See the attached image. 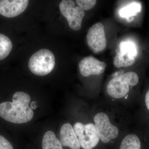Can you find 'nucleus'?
Wrapping results in <instances>:
<instances>
[{
	"instance_id": "nucleus-1",
	"label": "nucleus",
	"mask_w": 149,
	"mask_h": 149,
	"mask_svg": "<svg viewBox=\"0 0 149 149\" xmlns=\"http://www.w3.org/2000/svg\"><path fill=\"white\" fill-rule=\"evenodd\" d=\"M109 106L98 107L93 114V120L101 142L106 145L113 143L122 131L120 118Z\"/></svg>"
},
{
	"instance_id": "nucleus-2",
	"label": "nucleus",
	"mask_w": 149,
	"mask_h": 149,
	"mask_svg": "<svg viewBox=\"0 0 149 149\" xmlns=\"http://www.w3.org/2000/svg\"><path fill=\"white\" fill-rule=\"evenodd\" d=\"M30 96L24 92L15 93L13 101L0 104V116L7 121L16 124L26 123L34 116V112L29 106Z\"/></svg>"
},
{
	"instance_id": "nucleus-3",
	"label": "nucleus",
	"mask_w": 149,
	"mask_h": 149,
	"mask_svg": "<svg viewBox=\"0 0 149 149\" xmlns=\"http://www.w3.org/2000/svg\"><path fill=\"white\" fill-rule=\"evenodd\" d=\"M140 80L136 72L129 71L112 77L107 85V93L114 100L128 99L130 91L138 85Z\"/></svg>"
},
{
	"instance_id": "nucleus-4",
	"label": "nucleus",
	"mask_w": 149,
	"mask_h": 149,
	"mask_svg": "<svg viewBox=\"0 0 149 149\" xmlns=\"http://www.w3.org/2000/svg\"><path fill=\"white\" fill-rule=\"evenodd\" d=\"M55 64V58L47 49H41L29 58L28 67L33 74L45 76L52 72Z\"/></svg>"
},
{
	"instance_id": "nucleus-5",
	"label": "nucleus",
	"mask_w": 149,
	"mask_h": 149,
	"mask_svg": "<svg viewBox=\"0 0 149 149\" xmlns=\"http://www.w3.org/2000/svg\"><path fill=\"white\" fill-rule=\"evenodd\" d=\"M75 134L83 149H96L101 143L93 121L83 123H74L73 126Z\"/></svg>"
},
{
	"instance_id": "nucleus-6",
	"label": "nucleus",
	"mask_w": 149,
	"mask_h": 149,
	"mask_svg": "<svg viewBox=\"0 0 149 149\" xmlns=\"http://www.w3.org/2000/svg\"><path fill=\"white\" fill-rule=\"evenodd\" d=\"M75 3L72 0H63L59 4V8L63 15L66 18L69 27L74 31L81 29V23L85 13L80 7H74Z\"/></svg>"
},
{
	"instance_id": "nucleus-7",
	"label": "nucleus",
	"mask_w": 149,
	"mask_h": 149,
	"mask_svg": "<svg viewBox=\"0 0 149 149\" xmlns=\"http://www.w3.org/2000/svg\"><path fill=\"white\" fill-rule=\"evenodd\" d=\"M138 54L135 43L131 41H122L113 59V65L118 68L130 66L135 63Z\"/></svg>"
},
{
	"instance_id": "nucleus-8",
	"label": "nucleus",
	"mask_w": 149,
	"mask_h": 149,
	"mask_svg": "<svg viewBox=\"0 0 149 149\" xmlns=\"http://www.w3.org/2000/svg\"><path fill=\"white\" fill-rule=\"evenodd\" d=\"M118 149H149V132L139 127L124 136Z\"/></svg>"
},
{
	"instance_id": "nucleus-9",
	"label": "nucleus",
	"mask_w": 149,
	"mask_h": 149,
	"mask_svg": "<svg viewBox=\"0 0 149 149\" xmlns=\"http://www.w3.org/2000/svg\"><path fill=\"white\" fill-rule=\"evenodd\" d=\"M86 38L89 47L95 53L102 52L106 47L104 28L100 22L94 24L90 28Z\"/></svg>"
},
{
	"instance_id": "nucleus-10",
	"label": "nucleus",
	"mask_w": 149,
	"mask_h": 149,
	"mask_svg": "<svg viewBox=\"0 0 149 149\" xmlns=\"http://www.w3.org/2000/svg\"><path fill=\"white\" fill-rule=\"evenodd\" d=\"M28 0H0V15L6 18L18 16L27 8Z\"/></svg>"
},
{
	"instance_id": "nucleus-11",
	"label": "nucleus",
	"mask_w": 149,
	"mask_h": 149,
	"mask_svg": "<svg viewBox=\"0 0 149 149\" xmlns=\"http://www.w3.org/2000/svg\"><path fill=\"white\" fill-rule=\"evenodd\" d=\"M79 67L82 76L87 77L91 75H100L103 73L106 64L92 56H89L81 61Z\"/></svg>"
},
{
	"instance_id": "nucleus-12",
	"label": "nucleus",
	"mask_w": 149,
	"mask_h": 149,
	"mask_svg": "<svg viewBox=\"0 0 149 149\" xmlns=\"http://www.w3.org/2000/svg\"><path fill=\"white\" fill-rule=\"evenodd\" d=\"M59 136L60 141L63 147H67L70 149L81 148L73 126L70 123H65L62 125Z\"/></svg>"
},
{
	"instance_id": "nucleus-13",
	"label": "nucleus",
	"mask_w": 149,
	"mask_h": 149,
	"mask_svg": "<svg viewBox=\"0 0 149 149\" xmlns=\"http://www.w3.org/2000/svg\"><path fill=\"white\" fill-rule=\"evenodd\" d=\"M139 102L138 119L140 128L149 132V88Z\"/></svg>"
},
{
	"instance_id": "nucleus-14",
	"label": "nucleus",
	"mask_w": 149,
	"mask_h": 149,
	"mask_svg": "<svg viewBox=\"0 0 149 149\" xmlns=\"http://www.w3.org/2000/svg\"><path fill=\"white\" fill-rule=\"evenodd\" d=\"M42 149H63L60 141L52 131H48L44 135L42 142Z\"/></svg>"
},
{
	"instance_id": "nucleus-15",
	"label": "nucleus",
	"mask_w": 149,
	"mask_h": 149,
	"mask_svg": "<svg viewBox=\"0 0 149 149\" xmlns=\"http://www.w3.org/2000/svg\"><path fill=\"white\" fill-rule=\"evenodd\" d=\"M13 44L6 35L0 33V61L8 57L12 50Z\"/></svg>"
},
{
	"instance_id": "nucleus-16",
	"label": "nucleus",
	"mask_w": 149,
	"mask_h": 149,
	"mask_svg": "<svg viewBox=\"0 0 149 149\" xmlns=\"http://www.w3.org/2000/svg\"><path fill=\"white\" fill-rule=\"evenodd\" d=\"M141 10V6L139 3L134 2L121 8L119 11V15L121 17L127 19L128 22H131L134 18L132 17L136 15Z\"/></svg>"
},
{
	"instance_id": "nucleus-17",
	"label": "nucleus",
	"mask_w": 149,
	"mask_h": 149,
	"mask_svg": "<svg viewBox=\"0 0 149 149\" xmlns=\"http://www.w3.org/2000/svg\"><path fill=\"white\" fill-rule=\"evenodd\" d=\"M77 4L83 10H88L94 7L97 1L96 0H77Z\"/></svg>"
},
{
	"instance_id": "nucleus-18",
	"label": "nucleus",
	"mask_w": 149,
	"mask_h": 149,
	"mask_svg": "<svg viewBox=\"0 0 149 149\" xmlns=\"http://www.w3.org/2000/svg\"><path fill=\"white\" fill-rule=\"evenodd\" d=\"M0 149H14L10 142L1 135H0Z\"/></svg>"
},
{
	"instance_id": "nucleus-19",
	"label": "nucleus",
	"mask_w": 149,
	"mask_h": 149,
	"mask_svg": "<svg viewBox=\"0 0 149 149\" xmlns=\"http://www.w3.org/2000/svg\"><path fill=\"white\" fill-rule=\"evenodd\" d=\"M124 73V70H119V71H116V72H114V73H113L112 74V77H116V76L123 74Z\"/></svg>"
}]
</instances>
